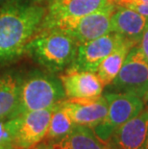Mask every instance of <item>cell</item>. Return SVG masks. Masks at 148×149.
Instances as JSON below:
<instances>
[{
	"instance_id": "cell-10",
	"label": "cell",
	"mask_w": 148,
	"mask_h": 149,
	"mask_svg": "<svg viewBox=\"0 0 148 149\" xmlns=\"http://www.w3.org/2000/svg\"><path fill=\"white\" fill-rule=\"evenodd\" d=\"M148 109L115 129L107 143L111 149H146Z\"/></svg>"
},
{
	"instance_id": "cell-23",
	"label": "cell",
	"mask_w": 148,
	"mask_h": 149,
	"mask_svg": "<svg viewBox=\"0 0 148 149\" xmlns=\"http://www.w3.org/2000/svg\"><path fill=\"white\" fill-rule=\"evenodd\" d=\"M7 1H9V0H0V6H2L4 3H6Z\"/></svg>"
},
{
	"instance_id": "cell-17",
	"label": "cell",
	"mask_w": 148,
	"mask_h": 149,
	"mask_svg": "<svg viewBox=\"0 0 148 149\" xmlns=\"http://www.w3.org/2000/svg\"><path fill=\"white\" fill-rule=\"evenodd\" d=\"M61 102L56 104L52 112L48 130L45 136L47 141H55L61 139L69 134L76 125L62 107Z\"/></svg>"
},
{
	"instance_id": "cell-4",
	"label": "cell",
	"mask_w": 148,
	"mask_h": 149,
	"mask_svg": "<svg viewBox=\"0 0 148 149\" xmlns=\"http://www.w3.org/2000/svg\"><path fill=\"white\" fill-rule=\"evenodd\" d=\"M109 86L115 93L134 94L147 102L148 61L138 44L131 48L117 76Z\"/></svg>"
},
{
	"instance_id": "cell-22",
	"label": "cell",
	"mask_w": 148,
	"mask_h": 149,
	"mask_svg": "<svg viewBox=\"0 0 148 149\" xmlns=\"http://www.w3.org/2000/svg\"><path fill=\"white\" fill-rule=\"evenodd\" d=\"M32 2H34V3H39V4H40L42 2H43V1H52V0H31Z\"/></svg>"
},
{
	"instance_id": "cell-1",
	"label": "cell",
	"mask_w": 148,
	"mask_h": 149,
	"mask_svg": "<svg viewBox=\"0 0 148 149\" xmlns=\"http://www.w3.org/2000/svg\"><path fill=\"white\" fill-rule=\"evenodd\" d=\"M45 14L43 6L31 0H9L0 6V66L25 53Z\"/></svg>"
},
{
	"instance_id": "cell-15",
	"label": "cell",
	"mask_w": 148,
	"mask_h": 149,
	"mask_svg": "<svg viewBox=\"0 0 148 149\" xmlns=\"http://www.w3.org/2000/svg\"><path fill=\"white\" fill-rule=\"evenodd\" d=\"M50 142L58 149H111L107 142L97 137L92 128L82 125H75L65 137Z\"/></svg>"
},
{
	"instance_id": "cell-2",
	"label": "cell",
	"mask_w": 148,
	"mask_h": 149,
	"mask_svg": "<svg viewBox=\"0 0 148 149\" xmlns=\"http://www.w3.org/2000/svg\"><path fill=\"white\" fill-rule=\"evenodd\" d=\"M77 40L60 29H43L27 44V53L37 64L49 72L62 71L69 68L76 57Z\"/></svg>"
},
{
	"instance_id": "cell-21",
	"label": "cell",
	"mask_w": 148,
	"mask_h": 149,
	"mask_svg": "<svg viewBox=\"0 0 148 149\" xmlns=\"http://www.w3.org/2000/svg\"><path fill=\"white\" fill-rule=\"evenodd\" d=\"M111 2H113V3H117L118 1H121V0H110ZM134 1H140V2H144V3H147L148 4V0H134Z\"/></svg>"
},
{
	"instance_id": "cell-16",
	"label": "cell",
	"mask_w": 148,
	"mask_h": 149,
	"mask_svg": "<svg viewBox=\"0 0 148 149\" xmlns=\"http://www.w3.org/2000/svg\"><path fill=\"white\" fill-rule=\"evenodd\" d=\"M135 45H137L136 42L128 40L118 48H116L114 52L107 56L99 65L95 73L104 87L109 86L115 80L123 65L127 54Z\"/></svg>"
},
{
	"instance_id": "cell-3",
	"label": "cell",
	"mask_w": 148,
	"mask_h": 149,
	"mask_svg": "<svg viewBox=\"0 0 148 149\" xmlns=\"http://www.w3.org/2000/svg\"><path fill=\"white\" fill-rule=\"evenodd\" d=\"M65 98L60 78L38 69L30 71L21 79L19 100L15 117L31 111L53 107Z\"/></svg>"
},
{
	"instance_id": "cell-14",
	"label": "cell",
	"mask_w": 148,
	"mask_h": 149,
	"mask_svg": "<svg viewBox=\"0 0 148 149\" xmlns=\"http://www.w3.org/2000/svg\"><path fill=\"white\" fill-rule=\"evenodd\" d=\"M22 75L15 70L0 72V119L15 117Z\"/></svg>"
},
{
	"instance_id": "cell-6",
	"label": "cell",
	"mask_w": 148,
	"mask_h": 149,
	"mask_svg": "<svg viewBox=\"0 0 148 149\" xmlns=\"http://www.w3.org/2000/svg\"><path fill=\"white\" fill-rule=\"evenodd\" d=\"M115 10L116 5L110 1L98 10L54 29H60L70 35L79 44L90 42L112 32L111 18Z\"/></svg>"
},
{
	"instance_id": "cell-24",
	"label": "cell",
	"mask_w": 148,
	"mask_h": 149,
	"mask_svg": "<svg viewBox=\"0 0 148 149\" xmlns=\"http://www.w3.org/2000/svg\"><path fill=\"white\" fill-rule=\"evenodd\" d=\"M0 149H15V148H12V147H2V146H0Z\"/></svg>"
},
{
	"instance_id": "cell-8",
	"label": "cell",
	"mask_w": 148,
	"mask_h": 149,
	"mask_svg": "<svg viewBox=\"0 0 148 149\" xmlns=\"http://www.w3.org/2000/svg\"><path fill=\"white\" fill-rule=\"evenodd\" d=\"M127 40L128 39L121 35L110 32L95 40L80 43L74 62L69 68L77 70L96 72L103 60Z\"/></svg>"
},
{
	"instance_id": "cell-19",
	"label": "cell",
	"mask_w": 148,
	"mask_h": 149,
	"mask_svg": "<svg viewBox=\"0 0 148 149\" xmlns=\"http://www.w3.org/2000/svg\"><path fill=\"white\" fill-rule=\"evenodd\" d=\"M138 45H140L143 55L145 56L146 60L148 61V23L146 25L145 29H144V32L142 34V37H141Z\"/></svg>"
},
{
	"instance_id": "cell-13",
	"label": "cell",
	"mask_w": 148,
	"mask_h": 149,
	"mask_svg": "<svg viewBox=\"0 0 148 149\" xmlns=\"http://www.w3.org/2000/svg\"><path fill=\"white\" fill-rule=\"evenodd\" d=\"M147 23L148 17L123 6H116L111 18V31L138 44Z\"/></svg>"
},
{
	"instance_id": "cell-18",
	"label": "cell",
	"mask_w": 148,
	"mask_h": 149,
	"mask_svg": "<svg viewBox=\"0 0 148 149\" xmlns=\"http://www.w3.org/2000/svg\"><path fill=\"white\" fill-rule=\"evenodd\" d=\"M14 139H15L14 118L0 119V146L15 148Z\"/></svg>"
},
{
	"instance_id": "cell-5",
	"label": "cell",
	"mask_w": 148,
	"mask_h": 149,
	"mask_svg": "<svg viewBox=\"0 0 148 149\" xmlns=\"http://www.w3.org/2000/svg\"><path fill=\"white\" fill-rule=\"evenodd\" d=\"M104 96L108 103V113L93 131L101 141L107 142L115 129L143 110L144 101L134 94L121 93H107Z\"/></svg>"
},
{
	"instance_id": "cell-25",
	"label": "cell",
	"mask_w": 148,
	"mask_h": 149,
	"mask_svg": "<svg viewBox=\"0 0 148 149\" xmlns=\"http://www.w3.org/2000/svg\"><path fill=\"white\" fill-rule=\"evenodd\" d=\"M146 149H148V141H147V145H146Z\"/></svg>"
},
{
	"instance_id": "cell-11",
	"label": "cell",
	"mask_w": 148,
	"mask_h": 149,
	"mask_svg": "<svg viewBox=\"0 0 148 149\" xmlns=\"http://www.w3.org/2000/svg\"><path fill=\"white\" fill-rule=\"evenodd\" d=\"M60 80L67 99H91L102 95L104 86L95 72L67 68Z\"/></svg>"
},
{
	"instance_id": "cell-7",
	"label": "cell",
	"mask_w": 148,
	"mask_h": 149,
	"mask_svg": "<svg viewBox=\"0 0 148 149\" xmlns=\"http://www.w3.org/2000/svg\"><path fill=\"white\" fill-rule=\"evenodd\" d=\"M54 107L31 111L14 118L15 149H33L45 138Z\"/></svg>"
},
{
	"instance_id": "cell-9",
	"label": "cell",
	"mask_w": 148,
	"mask_h": 149,
	"mask_svg": "<svg viewBox=\"0 0 148 149\" xmlns=\"http://www.w3.org/2000/svg\"><path fill=\"white\" fill-rule=\"evenodd\" d=\"M110 0H52L46 9L40 30L59 28L108 4Z\"/></svg>"
},
{
	"instance_id": "cell-20",
	"label": "cell",
	"mask_w": 148,
	"mask_h": 149,
	"mask_svg": "<svg viewBox=\"0 0 148 149\" xmlns=\"http://www.w3.org/2000/svg\"><path fill=\"white\" fill-rule=\"evenodd\" d=\"M33 149H58L57 147H55L54 145H53L50 141H44V142H40L37 145V146H35Z\"/></svg>"
},
{
	"instance_id": "cell-12",
	"label": "cell",
	"mask_w": 148,
	"mask_h": 149,
	"mask_svg": "<svg viewBox=\"0 0 148 149\" xmlns=\"http://www.w3.org/2000/svg\"><path fill=\"white\" fill-rule=\"evenodd\" d=\"M61 105L75 124L92 129L108 113V103L104 95L91 99H65Z\"/></svg>"
},
{
	"instance_id": "cell-26",
	"label": "cell",
	"mask_w": 148,
	"mask_h": 149,
	"mask_svg": "<svg viewBox=\"0 0 148 149\" xmlns=\"http://www.w3.org/2000/svg\"><path fill=\"white\" fill-rule=\"evenodd\" d=\"M147 101H148V98H147Z\"/></svg>"
}]
</instances>
